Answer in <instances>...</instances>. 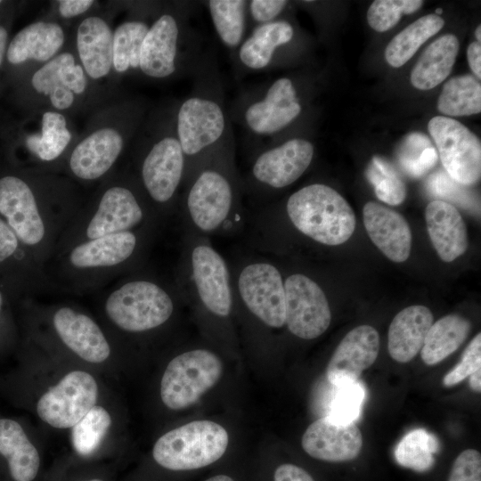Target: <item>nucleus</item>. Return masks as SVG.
I'll list each match as a JSON object with an SVG mask.
<instances>
[{
    "mask_svg": "<svg viewBox=\"0 0 481 481\" xmlns=\"http://www.w3.org/2000/svg\"><path fill=\"white\" fill-rule=\"evenodd\" d=\"M213 27L230 55L235 52L249 33L247 0L203 1Z\"/></svg>",
    "mask_w": 481,
    "mask_h": 481,
    "instance_id": "nucleus-35",
    "label": "nucleus"
},
{
    "mask_svg": "<svg viewBox=\"0 0 481 481\" xmlns=\"http://www.w3.org/2000/svg\"><path fill=\"white\" fill-rule=\"evenodd\" d=\"M222 369L220 358L205 348L192 349L175 356L160 382L163 404L171 410L192 405L219 380Z\"/></svg>",
    "mask_w": 481,
    "mask_h": 481,
    "instance_id": "nucleus-16",
    "label": "nucleus"
},
{
    "mask_svg": "<svg viewBox=\"0 0 481 481\" xmlns=\"http://www.w3.org/2000/svg\"><path fill=\"white\" fill-rule=\"evenodd\" d=\"M175 101L151 107L129 151L127 166L163 224L176 215L187 161L175 126Z\"/></svg>",
    "mask_w": 481,
    "mask_h": 481,
    "instance_id": "nucleus-4",
    "label": "nucleus"
},
{
    "mask_svg": "<svg viewBox=\"0 0 481 481\" xmlns=\"http://www.w3.org/2000/svg\"><path fill=\"white\" fill-rule=\"evenodd\" d=\"M58 15L69 20L86 14L95 4L94 0H61L56 2Z\"/></svg>",
    "mask_w": 481,
    "mask_h": 481,
    "instance_id": "nucleus-49",
    "label": "nucleus"
},
{
    "mask_svg": "<svg viewBox=\"0 0 481 481\" xmlns=\"http://www.w3.org/2000/svg\"><path fill=\"white\" fill-rule=\"evenodd\" d=\"M2 4V1H0V4Z\"/></svg>",
    "mask_w": 481,
    "mask_h": 481,
    "instance_id": "nucleus-58",
    "label": "nucleus"
},
{
    "mask_svg": "<svg viewBox=\"0 0 481 481\" xmlns=\"http://www.w3.org/2000/svg\"><path fill=\"white\" fill-rule=\"evenodd\" d=\"M69 119L57 111L37 110L34 128L23 139L28 168L62 173L65 158L78 136Z\"/></svg>",
    "mask_w": 481,
    "mask_h": 481,
    "instance_id": "nucleus-21",
    "label": "nucleus"
},
{
    "mask_svg": "<svg viewBox=\"0 0 481 481\" xmlns=\"http://www.w3.org/2000/svg\"><path fill=\"white\" fill-rule=\"evenodd\" d=\"M8 32L6 29L0 25V67L7 50Z\"/></svg>",
    "mask_w": 481,
    "mask_h": 481,
    "instance_id": "nucleus-52",
    "label": "nucleus"
},
{
    "mask_svg": "<svg viewBox=\"0 0 481 481\" xmlns=\"http://www.w3.org/2000/svg\"><path fill=\"white\" fill-rule=\"evenodd\" d=\"M160 2L129 4L130 14L113 29L112 71L117 77L139 73L143 41Z\"/></svg>",
    "mask_w": 481,
    "mask_h": 481,
    "instance_id": "nucleus-27",
    "label": "nucleus"
},
{
    "mask_svg": "<svg viewBox=\"0 0 481 481\" xmlns=\"http://www.w3.org/2000/svg\"><path fill=\"white\" fill-rule=\"evenodd\" d=\"M53 335L69 351L90 363H102L111 355V345L96 321L69 305H58L49 312Z\"/></svg>",
    "mask_w": 481,
    "mask_h": 481,
    "instance_id": "nucleus-22",
    "label": "nucleus"
},
{
    "mask_svg": "<svg viewBox=\"0 0 481 481\" xmlns=\"http://www.w3.org/2000/svg\"><path fill=\"white\" fill-rule=\"evenodd\" d=\"M98 395V384L93 375L72 371L39 397L36 412L53 428H70L96 405Z\"/></svg>",
    "mask_w": 481,
    "mask_h": 481,
    "instance_id": "nucleus-18",
    "label": "nucleus"
},
{
    "mask_svg": "<svg viewBox=\"0 0 481 481\" xmlns=\"http://www.w3.org/2000/svg\"><path fill=\"white\" fill-rule=\"evenodd\" d=\"M314 156V144L303 137L270 142L249 153V165L241 177L244 199L250 208L266 204L273 192L294 183L308 169Z\"/></svg>",
    "mask_w": 481,
    "mask_h": 481,
    "instance_id": "nucleus-14",
    "label": "nucleus"
},
{
    "mask_svg": "<svg viewBox=\"0 0 481 481\" xmlns=\"http://www.w3.org/2000/svg\"><path fill=\"white\" fill-rule=\"evenodd\" d=\"M469 379L470 388L476 393H480L481 392V369H478L476 371H474L469 377Z\"/></svg>",
    "mask_w": 481,
    "mask_h": 481,
    "instance_id": "nucleus-53",
    "label": "nucleus"
},
{
    "mask_svg": "<svg viewBox=\"0 0 481 481\" xmlns=\"http://www.w3.org/2000/svg\"><path fill=\"white\" fill-rule=\"evenodd\" d=\"M447 175L462 185H471L481 175L479 139L459 121L437 116L428 125Z\"/></svg>",
    "mask_w": 481,
    "mask_h": 481,
    "instance_id": "nucleus-19",
    "label": "nucleus"
},
{
    "mask_svg": "<svg viewBox=\"0 0 481 481\" xmlns=\"http://www.w3.org/2000/svg\"><path fill=\"white\" fill-rule=\"evenodd\" d=\"M80 481H104V480L99 477H93V478H87V479H84Z\"/></svg>",
    "mask_w": 481,
    "mask_h": 481,
    "instance_id": "nucleus-56",
    "label": "nucleus"
},
{
    "mask_svg": "<svg viewBox=\"0 0 481 481\" xmlns=\"http://www.w3.org/2000/svg\"><path fill=\"white\" fill-rule=\"evenodd\" d=\"M437 153L428 138L420 133L408 135L402 142L397 160L400 167L409 175L420 177L434 167Z\"/></svg>",
    "mask_w": 481,
    "mask_h": 481,
    "instance_id": "nucleus-40",
    "label": "nucleus"
},
{
    "mask_svg": "<svg viewBox=\"0 0 481 481\" xmlns=\"http://www.w3.org/2000/svg\"><path fill=\"white\" fill-rule=\"evenodd\" d=\"M463 186L444 172L433 174L427 183V187L433 195L449 199L460 205L469 206L473 199L470 192L465 190Z\"/></svg>",
    "mask_w": 481,
    "mask_h": 481,
    "instance_id": "nucleus-45",
    "label": "nucleus"
},
{
    "mask_svg": "<svg viewBox=\"0 0 481 481\" xmlns=\"http://www.w3.org/2000/svg\"><path fill=\"white\" fill-rule=\"evenodd\" d=\"M459 50L458 38L446 34L431 43L422 53L411 73V82L420 90L432 89L451 73Z\"/></svg>",
    "mask_w": 481,
    "mask_h": 481,
    "instance_id": "nucleus-33",
    "label": "nucleus"
},
{
    "mask_svg": "<svg viewBox=\"0 0 481 481\" xmlns=\"http://www.w3.org/2000/svg\"><path fill=\"white\" fill-rule=\"evenodd\" d=\"M0 287L12 303L54 290L46 273L34 262L17 235L0 216Z\"/></svg>",
    "mask_w": 481,
    "mask_h": 481,
    "instance_id": "nucleus-20",
    "label": "nucleus"
},
{
    "mask_svg": "<svg viewBox=\"0 0 481 481\" xmlns=\"http://www.w3.org/2000/svg\"><path fill=\"white\" fill-rule=\"evenodd\" d=\"M41 460L24 427L0 417V473L4 481H35Z\"/></svg>",
    "mask_w": 481,
    "mask_h": 481,
    "instance_id": "nucleus-28",
    "label": "nucleus"
},
{
    "mask_svg": "<svg viewBox=\"0 0 481 481\" xmlns=\"http://www.w3.org/2000/svg\"><path fill=\"white\" fill-rule=\"evenodd\" d=\"M86 200L82 187L62 173L24 167L0 175V216L45 273Z\"/></svg>",
    "mask_w": 481,
    "mask_h": 481,
    "instance_id": "nucleus-1",
    "label": "nucleus"
},
{
    "mask_svg": "<svg viewBox=\"0 0 481 481\" xmlns=\"http://www.w3.org/2000/svg\"><path fill=\"white\" fill-rule=\"evenodd\" d=\"M470 330V322L458 314L440 318L427 333L420 350L421 359L427 365L441 363L463 344Z\"/></svg>",
    "mask_w": 481,
    "mask_h": 481,
    "instance_id": "nucleus-34",
    "label": "nucleus"
},
{
    "mask_svg": "<svg viewBox=\"0 0 481 481\" xmlns=\"http://www.w3.org/2000/svg\"><path fill=\"white\" fill-rule=\"evenodd\" d=\"M379 350V336L372 326L354 328L340 341L328 363L329 381L337 387L356 381L376 361Z\"/></svg>",
    "mask_w": 481,
    "mask_h": 481,
    "instance_id": "nucleus-25",
    "label": "nucleus"
},
{
    "mask_svg": "<svg viewBox=\"0 0 481 481\" xmlns=\"http://www.w3.org/2000/svg\"><path fill=\"white\" fill-rule=\"evenodd\" d=\"M420 0H376L369 7L367 20L378 32H385L399 21L402 14L415 12L422 6Z\"/></svg>",
    "mask_w": 481,
    "mask_h": 481,
    "instance_id": "nucleus-42",
    "label": "nucleus"
},
{
    "mask_svg": "<svg viewBox=\"0 0 481 481\" xmlns=\"http://www.w3.org/2000/svg\"><path fill=\"white\" fill-rule=\"evenodd\" d=\"M338 388L328 416L341 423L355 422L363 401V387L355 381L338 386Z\"/></svg>",
    "mask_w": 481,
    "mask_h": 481,
    "instance_id": "nucleus-43",
    "label": "nucleus"
},
{
    "mask_svg": "<svg viewBox=\"0 0 481 481\" xmlns=\"http://www.w3.org/2000/svg\"><path fill=\"white\" fill-rule=\"evenodd\" d=\"M425 219L430 240L443 261L452 262L465 253L469 246L466 224L452 204L431 201L426 207Z\"/></svg>",
    "mask_w": 481,
    "mask_h": 481,
    "instance_id": "nucleus-31",
    "label": "nucleus"
},
{
    "mask_svg": "<svg viewBox=\"0 0 481 481\" xmlns=\"http://www.w3.org/2000/svg\"><path fill=\"white\" fill-rule=\"evenodd\" d=\"M197 2H160L143 41L139 74L153 81L191 77L207 48L192 23Z\"/></svg>",
    "mask_w": 481,
    "mask_h": 481,
    "instance_id": "nucleus-8",
    "label": "nucleus"
},
{
    "mask_svg": "<svg viewBox=\"0 0 481 481\" xmlns=\"http://www.w3.org/2000/svg\"><path fill=\"white\" fill-rule=\"evenodd\" d=\"M444 24V20L436 14H428L416 20L389 42L385 50L387 61L394 68L403 66Z\"/></svg>",
    "mask_w": 481,
    "mask_h": 481,
    "instance_id": "nucleus-36",
    "label": "nucleus"
},
{
    "mask_svg": "<svg viewBox=\"0 0 481 481\" xmlns=\"http://www.w3.org/2000/svg\"><path fill=\"white\" fill-rule=\"evenodd\" d=\"M475 36H476V37L477 39V42L480 43V41H481V26H478L476 29Z\"/></svg>",
    "mask_w": 481,
    "mask_h": 481,
    "instance_id": "nucleus-55",
    "label": "nucleus"
},
{
    "mask_svg": "<svg viewBox=\"0 0 481 481\" xmlns=\"http://www.w3.org/2000/svg\"><path fill=\"white\" fill-rule=\"evenodd\" d=\"M111 425V417L102 406L94 405L71 428V444L80 456H90L102 444Z\"/></svg>",
    "mask_w": 481,
    "mask_h": 481,
    "instance_id": "nucleus-39",
    "label": "nucleus"
},
{
    "mask_svg": "<svg viewBox=\"0 0 481 481\" xmlns=\"http://www.w3.org/2000/svg\"><path fill=\"white\" fill-rule=\"evenodd\" d=\"M176 213L183 232L209 239L244 233L248 208L233 133L189 167Z\"/></svg>",
    "mask_w": 481,
    "mask_h": 481,
    "instance_id": "nucleus-2",
    "label": "nucleus"
},
{
    "mask_svg": "<svg viewBox=\"0 0 481 481\" xmlns=\"http://www.w3.org/2000/svg\"><path fill=\"white\" fill-rule=\"evenodd\" d=\"M182 298L174 281L143 268L121 276L102 299L107 320L129 334L153 331L167 324Z\"/></svg>",
    "mask_w": 481,
    "mask_h": 481,
    "instance_id": "nucleus-9",
    "label": "nucleus"
},
{
    "mask_svg": "<svg viewBox=\"0 0 481 481\" xmlns=\"http://www.w3.org/2000/svg\"><path fill=\"white\" fill-rule=\"evenodd\" d=\"M298 86L289 77L243 88L229 110L231 121L245 132L249 153L260 147L265 139L276 141L302 114Z\"/></svg>",
    "mask_w": 481,
    "mask_h": 481,
    "instance_id": "nucleus-12",
    "label": "nucleus"
},
{
    "mask_svg": "<svg viewBox=\"0 0 481 481\" xmlns=\"http://www.w3.org/2000/svg\"><path fill=\"white\" fill-rule=\"evenodd\" d=\"M159 229L144 228L85 240L54 256L45 273L55 289L83 293L143 267Z\"/></svg>",
    "mask_w": 481,
    "mask_h": 481,
    "instance_id": "nucleus-5",
    "label": "nucleus"
},
{
    "mask_svg": "<svg viewBox=\"0 0 481 481\" xmlns=\"http://www.w3.org/2000/svg\"><path fill=\"white\" fill-rule=\"evenodd\" d=\"M285 0H250L248 1L249 32L260 25L281 20L288 6Z\"/></svg>",
    "mask_w": 481,
    "mask_h": 481,
    "instance_id": "nucleus-46",
    "label": "nucleus"
},
{
    "mask_svg": "<svg viewBox=\"0 0 481 481\" xmlns=\"http://www.w3.org/2000/svg\"><path fill=\"white\" fill-rule=\"evenodd\" d=\"M205 481H234V480L226 475H217V476L209 477Z\"/></svg>",
    "mask_w": 481,
    "mask_h": 481,
    "instance_id": "nucleus-54",
    "label": "nucleus"
},
{
    "mask_svg": "<svg viewBox=\"0 0 481 481\" xmlns=\"http://www.w3.org/2000/svg\"><path fill=\"white\" fill-rule=\"evenodd\" d=\"M174 282L182 298L204 314L228 320L233 313L229 263L209 238L183 232Z\"/></svg>",
    "mask_w": 481,
    "mask_h": 481,
    "instance_id": "nucleus-11",
    "label": "nucleus"
},
{
    "mask_svg": "<svg viewBox=\"0 0 481 481\" xmlns=\"http://www.w3.org/2000/svg\"><path fill=\"white\" fill-rule=\"evenodd\" d=\"M440 448L437 438L424 428L414 429L406 434L395 449L396 462L417 472L431 469L436 454Z\"/></svg>",
    "mask_w": 481,
    "mask_h": 481,
    "instance_id": "nucleus-38",
    "label": "nucleus"
},
{
    "mask_svg": "<svg viewBox=\"0 0 481 481\" xmlns=\"http://www.w3.org/2000/svg\"><path fill=\"white\" fill-rule=\"evenodd\" d=\"M442 12H443V11H442L441 9H437V10L436 11V15L440 14Z\"/></svg>",
    "mask_w": 481,
    "mask_h": 481,
    "instance_id": "nucleus-57",
    "label": "nucleus"
},
{
    "mask_svg": "<svg viewBox=\"0 0 481 481\" xmlns=\"http://www.w3.org/2000/svg\"><path fill=\"white\" fill-rule=\"evenodd\" d=\"M248 211L262 217L284 219L300 235L326 246L346 242L355 228L350 205L336 190L322 183L297 190L281 208L266 203Z\"/></svg>",
    "mask_w": 481,
    "mask_h": 481,
    "instance_id": "nucleus-10",
    "label": "nucleus"
},
{
    "mask_svg": "<svg viewBox=\"0 0 481 481\" xmlns=\"http://www.w3.org/2000/svg\"><path fill=\"white\" fill-rule=\"evenodd\" d=\"M365 175L381 201L395 206L404 200L406 186L396 169L387 159L374 156Z\"/></svg>",
    "mask_w": 481,
    "mask_h": 481,
    "instance_id": "nucleus-41",
    "label": "nucleus"
},
{
    "mask_svg": "<svg viewBox=\"0 0 481 481\" xmlns=\"http://www.w3.org/2000/svg\"><path fill=\"white\" fill-rule=\"evenodd\" d=\"M285 325L301 339H314L323 334L331 321L327 296L311 276L295 272L283 274Z\"/></svg>",
    "mask_w": 481,
    "mask_h": 481,
    "instance_id": "nucleus-17",
    "label": "nucleus"
},
{
    "mask_svg": "<svg viewBox=\"0 0 481 481\" xmlns=\"http://www.w3.org/2000/svg\"><path fill=\"white\" fill-rule=\"evenodd\" d=\"M301 444L314 459L330 462L348 461L361 452L363 436L355 422L341 423L326 416L309 425Z\"/></svg>",
    "mask_w": 481,
    "mask_h": 481,
    "instance_id": "nucleus-24",
    "label": "nucleus"
},
{
    "mask_svg": "<svg viewBox=\"0 0 481 481\" xmlns=\"http://www.w3.org/2000/svg\"><path fill=\"white\" fill-rule=\"evenodd\" d=\"M65 43L66 34L61 23L38 20L12 37L7 46L6 60L13 66L31 62L38 68L61 52Z\"/></svg>",
    "mask_w": 481,
    "mask_h": 481,
    "instance_id": "nucleus-29",
    "label": "nucleus"
},
{
    "mask_svg": "<svg viewBox=\"0 0 481 481\" xmlns=\"http://www.w3.org/2000/svg\"><path fill=\"white\" fill-rule=\"evenodd\" d=\"M447 481H481V454L466 449L454 460Z\"/></svg>",
    "mask_w": 481,
    "mask_h": 481,
    "instance_id": "nucleus-47",
    "label": "nucleus"
},
{
    "mask_svg": "<svg viewBox=\"0 0 481 481\" xmlns=\"http://www.w3.org/2000/svg\"><path fill=\"white\" fill-rule=\"evenodd\" d=\"M431 311L415 305L400 311L392 320L387 337L390 356L398 363H408L420 352L433 323Z\"/></svg>",
    "mask_w": 481,
    "mask_h": 481,
    "instance_id": "nucleus-32",
    "label": "nucleus"
},
{
    "mask_svg": "<svg viewBox=\"0 0 481 481\" xmlns=\"http://www.w3.org/2000/svg\"><path fill=\"white\" fill-rule=\"evenodd\" d=\"M481 369V334L474 337L465 348L461 362L443 379L444 387H452Z\"/></svg>",
    "mask_w": 481,
    "mask_h": 481,
    "instance_id": "nucleus-44",
    "label": "nucleus"
},
{
    "mask_svg": "<svg viewBox=\"0 0 481 481\" xmlns=\"http://www.w3.org/2000/svg\"><path fill=\"white\" fill-rule=\"evenodd\" d=\"M151 108L141 97L118 94L95 110L67 154L62 174L81 187L98 186L129 152Z\"/></svg>",
    "mask_w": 481,
    "mask_h": 481,
    "instance_id": "nucleus-3",
    "label": "nucleus"
},
{
    "mask_svg": "<svg viewBox=\"0 0 481 481\" xmlns=\"http://www.w3.org/2000/svg\"><path fill=\"white\" fill-rule=\"evenodd\" d=\"M437 109L448 116H469L481 111V85L474 77H452L443 86Z\"/></svg>",
    "mask_w": 481,
    "mask_h": 481,
    "instance_id": "nucleus-37",
    "label": "nucleus"
},
{
    "mask_svg": "<svg viewBox=\"0 0 481 481\" xmlns=\"http://www.w3.org/2000/svg\"><path fill=\"white\" fill-rule=\"evenodd\" d=\"M296 37L294 25L282 18L252 29L238 49L230 55L237 79L278 66L281 51Z\"/></svg>",
    "mask_w": 481,
    "mask_h": 481,
    "instance_id": "nucleus-23",
    "label": "nucleus"
},
{
    "mask_svg": "<svg viewBox=\"0 0 481 481\" xmlns=\"http://www.w3.org/2000/svg\"><path fill=\"white\" fill-rule=\"evenodd\" d=\"M113 29L100 14L86 15L75 32L74 51L87 77L100 84L113 74Z\"/></svg>",
    "mask_w": 481,
    "mask_h": 481,
    "instance_id": "nucleus-26",
    "label": "nucleus"
},
{
    "mask_svg": "<svg viewBox=\"0 0 481 481\" xmlns=\"http://www.w3.org/2000/svg\"><path fill=\"white\" fill-rule=\"evenodd\" d=\"M29 87L36 100V110H53L69 118L87 111L92 114L118 95H110L87 77L74 49H64L35 69Z\"/></svg>",
    "mask_w": 481,
    "mask_h": 481,
    "instance_id": "nucleus-13",
    "label": "nucleus"
},
{
    "mask_svg": "<svg viewBox=\"0 0 481 481\" xmlns=\"http://www.w3.org/2000/svg\"><path fill=\"white\" fill-rule=\"evenodd\" d=\"M273 479L274 481H314L306 470L291 463L280 465L274 471Z\"/></svg>",
    "mask_w": 481,
    "mask_h": 481,
    "instance_id": "nucleus-50",
    "label": "nucleus"
},
{
    "mask_svg": "<svg viewBox=\"0 0 481 481\" xmlns=\"http://www.w3.org/2000/svg\"><path fill=\"white\" fill-rule=\"evenodd\" d=\"M12 301L0 287V351L11 346L15 341V324L12 313Z\"/></svg>",
    "mask_w": 481,
    "mask_h": 481,
    "instance_id": "nucleus-48",
    "label": "nucleus"
},
{
    "mask_svg": "<svg viewBox=\"0 0 481 481\" xmlns=\"http://www.w3.org/2000/svg\"><path fill=\"white\" fill-rule=\"evenodd\" d=\"M469 65L473 73L481 78V45L479 42H472L467 51Z\"/></svg>",
    "mask_w": 481,
    "mask_h": 481,
    "instance_id": "nucleus-51",
    "label": "nucleus"
},
{
    "mask_svg": "<svg viewBox=\"0 0 481 481\" xmlns=\"http://www.w3.org/2000/svg\"><path fill=\"white\" fill-rule=\"evenodd\" d=\"M227 431L211 420H194L162 435L152 449L154 461L170 470H191L219 460L228 445Z\"/></svg>",
    "mask_w": 481,
    "mask_h": 481,
    "instance_id": "nucleus-15",
    "label": "nucleus"
},
{
    "mask_svg": "<svg viewBox=\"0 0 481 481\" xmlns=\"http://www.w3.org/2000/svg\"><path fill=\"white\" fill-rule=\"evenodd\" d=\"M190 93L175 101V126L189 167L233 133L216 50L207 47ZM187 173V172H186Z\"/></svg>",
    "mask_w": 481,
    "mask_h": 481,
    "instance_id": "nucleus-7",
    "label": "nucleus"
},
{
    "mask_svg": "<svg viewBox=\"0 0 481 481\" xmlns=\"http://www.w3.org/2000/svg\"><path fill=\"white\" fill-rule=\"evenodd\" d=\"M363 216L370 239L387 258L401 263L409 257L412 235L401 214L379 203L369 201L363 207Z\"/></svg>",
    "mask_w": 481,
    "mask_h": 481,
    "instance_id": "nucleus-30",
    "label": "nucleus"
},
{
    "mask_svg": "<svg viewBox=\"0 0 481 481\" xmlns=\"http://www.w3.org/2000/svg\"><path fill=\"white\" fill-rule=\"evenodd\" d=\"M161 225L131 169H117L87 198L60 238L53 257L85 240L144 228L159 230Z\"/></svg>",
    "mask_w": 481,
    "mask_h": 481,
    "instance_id": "nucleus-6",
    "label": "nucleus"
}]
</instances>
